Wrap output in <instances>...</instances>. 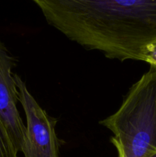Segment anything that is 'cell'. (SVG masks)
I'll return each mask as SVG.
<instances>
[{
	"label": "cell",
	"instance_id": "cell-1",
	"mask_svg": "<svg viewBox=\"0 0 156 157\" xmlns=\"http://www.w3.org/2000/svg\"><path fill=\"white\" fill-rule=\"evenodd\" d=\"M49 25L110 59L140 61L156 38V0H34Z\"/></svg>",
	"mask_w": 156,
	"mask_h": 157
},
{
	"label": "cell",
	"instance_id": "cell-2",
	"mask_svg": "<svg viewBox=\"0 0 156 157\" xmlns=\"http://www.w3.org/2000/svg\"><path fill=\"white\" fill-rule=\"evenodd\" d=\"M113 134L118 157H150L156 153V69L150 67L135 83L117 111L99 121Z\"/></svg>",
	"mask_w": 156,
	"mask_h": 157
},
{
	"label": "cell",
	"instance_id": "cell-3",
	"mask_svg": "<svg viewBox=\"0 0 156 157\" xmlns=\"http://www.w3.org/2000/svg\"><path fill=\"white\" fill-rule=\"evenodd\" d=\"M21 103L26 117V130L21 152L24 157H60L63 140L57 135L58 119L50 117L38 104L25 82L14 74Z\"/></svg>",
	"mask_w": 156,
	"mask_h": 157
},
{
	"label": "cell",
	"instance_id": "cell-4",
	"mask_svg": "<svg viewBox=\"0 0 156 157\" xmlns=\"http://www.w3.org/2000/svg\"><path fill=\"white\" fill-rule=\"evenodd\" d=\"M16 61L0 41V122L18 151L21 152L26 127L17 107L18 90L12 73Z\"/></svg>",
	"mask_w": 156,
	"mask_h": 157
},
{
	"label": "cell",
	"instance_id": "cell-5",
	"mask_svg": "<svg viewBox=\"0 0 156 157\" xmlns=\"http://www.w3.org/2000/svg\"><path fill=\"white\" fill-rule=\"evenodd\" d=\"M18 151L0 122V157H19Z\"/></svg>",
	"mask_w": 156,
	"mask_h": 157
},
{
	"label": "cell",
	"instance_id": "cell-6",
	"mask_svg": "<svg viewBox=\"0 0 156 157\" xmlns=\"http://www.w3.org/2000/svg\"><path fill=\"white\" fill-rule=\"evenodd\" d=\"M141 61L148 63L150 67L156 69V38L143 48Z\"/></svg>",
	"mask_w": 156,
	"mask_h": 157
},
{
	"label": "cell",
	"instance_id": "cell-7",
	"mask_svg": "<svg viewBox=\"0 0 156 157\" xmlns=\"http://www.w3.org/2000/svg\"><path fill=\"white\" fill-rule=\"evenodd\" d=\"M150 157H156V153H155V154L152 155V156H150Z\"/></svg>",
	"mask_w": 156,
	"mask_h": 157
}]
</instances>
